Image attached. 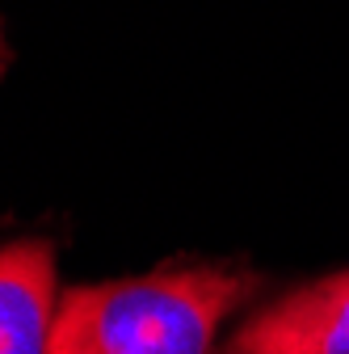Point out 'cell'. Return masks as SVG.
Listing matches in <instances>:
<instances>
[{"instance_id":"3","label":"cell","mask_w":349,"mask_h":354,"mask_svg":"<svg viewBox=\"0 0 349 354\" xmlns=\"http://www.w3.org/2000/svg\"><path fill=\"white\" fill-rule=\"evenodd\" d=\"M55 313L51 241H0V354H51Z\"/></svg>"},{"instance_id":"1","label":"cell","mask_w":349,"mask_h":354,"mask_svg":"<svg viewBox=\"0 0 349 354\" xmlns=\"http://www.w3.org/2000/svg\"><path fill=\"white\" fill-rule=\"evenodd\" d=\"M257 287L244 266H164L72 287L55 313L51 354H215L223 321Z\"/></svg>"},{"instance_id":"2","label":"cell","mask_w":349,"mask_h":354,"mask_svg":"<svg viewBox=\"0 0 349 354\" xmlns=\"http://www.w3.org/2000/svg\"><path fill=\"white\" fill-rule=\"evenodd\" d=\"M223 354H349V270L299 283L257 308Z\"/></svg>"},{"instance_id":"4","label":"cell","mask_w":349,"mask_h":354,"mask_svg":"<svg viewBox=\"0 0 349 354\" xmlns=\"http://www.w3.org/2000/svg\"><path fill=\"white\" fill-rule=\"evenodd\" d=\"M5 64H9V47H5V30H0V72H5Z\"/></svg>"}]
</instances>
